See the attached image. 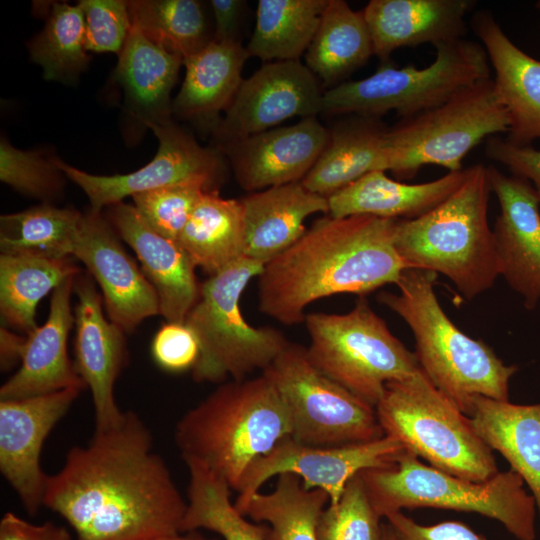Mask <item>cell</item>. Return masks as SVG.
I'll use <instances>...</instances> for the list:
<instances>
[{
    "label": "cell",
    "mask_w": 540,
    "mask_h": 540,
    "mask_svg": "<svg viewBox=\"0 0 540 540\" xmlns=\"http://www.w3.org/2000/svg\"><path fill=\"white\" fill-rule=\"evenodd\" d=\"M43 506L67 521L76 540H159L182 532L187 501L147 425L124 411L69 449L47 475Z\"/></svg>",
    "instance_id": "cell-1"
},
{
    "label": "cell",
    "mask_w": 540,
    "mask_h": 540,
    "mask_svg": "<svg viewBox=\"0 0 540 540\" xmlns=\"http://www.w3.org/2000/svg\"><path fill=\"white\" fill-rule=\"evenodd\" d=\"M398 220L369 215L318 218L258 276L260 312L286 326L304 323L305 309L336 294L364 297L396 284L408 268L397 253Z\"/></svg>",
    "instance_id": "cell-2"
},
{
    "label": "cell",
    "mask_w": 540,
    "mask_h": 540,
    "mask_svg": "<svg viewBox=\"0 0 540 540\" xmlns=\"http://www.w3.org/2000/svg\"><path fill=\"white\" fill-rule=\"evenodd\" d=\"M291 431L284 401L261 374L221 383L180 418L174 439L186 464L204 467L238 491L253 461Z\"/></svg>",
    "instance_id": "cell-3"
},
{
    "label": "cell",
    "mask_w": 540,
    "mask_h": 540,
    "mask_svg": "<svg viewBox=\"0 0 540 540\" xmlns=\"http://www.w3.org/2000/svg\"><path fill=\"white\" fill-rule=\"evenodd\" d=\"M436 275L407 268L395 284L398 291L382 292L377 299L411 329L422 372L469 417L479 396L509 400V383L518 367L505 364L489 345L450 320L435 293Z\"/></svg>",
    "instance_id": "cell-4"
},
{
    "label": "cell",
    "mask_w": 540,
    "mask_h": 540,
    "mask_svg": "<svg viewBox=\"0 0 540 540\" xmlns=\"http://www.w3.org/2000/svg\"><path fill=\"white\" fill-rule=\"evenodd\" d=\"M487 166L468 168L464 182L426 214L398 220L394 247L408 268L447 277L466 300L490 289L500 276L488 208Z\"/></svg>",
    "instance_id": "cell-5"
},
{
    "label": "cell",
    "mask_w": 540,
    "mask_h": 540,
    "mask_svg": "<svg viewBox=\"0 0 540 540\" xmlns=\"http://www.w3.org/2000/svg\"><path fill=\"white\" fill-rule=\"evenodd\" d=\"M360 474L381 518L421 507L476 513L498 521L517 540L536 539L534 498L512 469L475 482L426 465L406 452L392 466L365 469Z\"/></svg>",
    "instance_id": "cell-6"
},
{
    "label": "cell",
    "mask_w": 540,
    "mask_h": 540,
    "mask_svg": "<svg viewBox=\"0 0 540 540\" xmlns=\"http://www.w3.org/2000/svg\"><path fill=\"white\" fill-rule=\"evenodd\" d=\"M375 410L384 436L397 440L430 466L475 482L487 481L499 472L493 450L470 418L421 369L387 383Z\"/></svg>",
    "instance_id": "cell-7"
},
{
    "label": "cell",
    "mask_w": 540,
    "mask_h": 540,
    "mask_svg": "<svg viewBox=\"0 0 540 540\" xmlns=\"http://www.w3.org/2000/svg\"><path fill=\"white\" fill-rule=\"evenodd\" d=\"M264 265L243 257L200 284L198 300L185 321L200 348L192 369L196 382L246 379L264 371L290 342L276 328L252 326L241 312V296Z\"/></svg>",
    "instance_id": "cell-8"
},
{
    "label": "cell",
    "mask_w": 540,
    "mask_h": 540,
    "mask_svg": "<svg viewBox=\"0 0 540 540\" xmlns=\"http://www.w3.org/2000/svg\"><path fill=\"white\" fill-rule=\"evenodd\" d=\"M508 128L493 79H483L388 127L381 168L399 179H412L427 165L459 171L474 147L497 133H507Z\"/></svg>",
    "instance_id": "cell-9"
},
{
    "label": "cell",
    "mask_w": 540,
    "mask_h": 540,
    "mask_svg": "<svg viewBox=\"0 0 540 540\" xmlns=\"http://www.w3.org/2000/svg\"><path fill=\"white\" fill-rule=\"evenodd\" d=\"M435 49V59L427 67H396L389 62L364 79L327 89L321 114L381 118L394 111L400 119L408 118L490 78L491 66L482 44L462 38Z\"/></svg>",
    "instance_id": "cell-10"
},
{
    "label": "cell",
    "mask_w": 540,
    "mask_h": 540,
    "mask_svg": "<svg viewBox=\"0 0 540 540\" xmlns=\"http://www.w3.org/2000/svg\"><path fill=\"white\" fill-rule=\"evenodd\" d=\"M304 324L313 365L374 407L387 383L420 369L415 353L393 335L364 297L347 313L306 314Z\"/></svg>",
    "instance_id": "cell-11"
},
{
    "label": "cell",
    "mask_w": 540,
    "mask_h": 540,
    "mask_svg": "<svg viewBox=\"0 0 540 540\" xmlns=\"http://www.w3.org/2000/svg\"><path fill=\"white\" fill-rule=\"evenodd\" d=\"M262 374L288 409L295 441L344 446L384 436L375 407L316 368L306 347L289 342Z\"/></svg>",
    "instance_id": "cell-12"
},
{
    "label": "cell",
    "mask_w": 540,
    "mask_h": 540,
    "mask_svg": "<svg viewBox=\"0 0 540 540\" xmlns=\"http://www.w3.org/2000/svg\"><path fill=\"white\" fill-rule=\"evenodd\" d=\"M159 146L153 159L140 169L116 175H94L59 158L54 162L78 185L90 201L91 210L101 212L127 196L165 187L199 184L215 190L226 174L225 156L215 147H203L173 119L154 125Z\"/></svg>",
    "instance_id": "cell-13"
},
{
    "label": "cell",
    "mask_w": 540,
    "mask_h": 540,
    "mask_svg": "<svg viewBox=\"0 0 540 540\" xmlns=\"http://www.w3.org/2000/svg\"><path fill=\"white\" fill-rule=\"evenodd\" d=\"M406 452L388 436L344 446L306 445L288 436L249 466L234 505H243L267 480L282 473L297 475L306 489L324 490L329 504H336L352 477L365 469L392 466Z\"/></svg>",
    "instance_id": "cell-14"
},
{
    "label": "cell",
    "mask_w": 540,
    "mask_h": 540,
    "mask_svg": "<svg viewBox=\"0 0 540 540\" xmlns=\"http://www.w3.org/2000/svg\"><path fill=\"white\" fill-rule=\"evenodd\" d=\"M323 94L321 82L301 60L264 63L243 79L211 133L213 147L278 127L296 116H318Z\"/></svg>",
    "instance_id": "cell-15"
},
{
    "label": "cell",
    "mask_w": 540,
    "mask_h": 540,
    "mask_svg": "<svg viewBox=\"0 0 540 540\" xmlns=\"http://www.w3.org/2000/svg\"><path fill=\"white\" fill-rule=\"evenodd\" d=\"M82 390L0 399V471L30 515L43 506L45 474L40 466L43 444Z\"/></svg>",
    "instance_id": "cell-16"
},
{
    "label": "cell",
    "mask_w": 540,
    "mask_h": 540,
    "mask_svg": "<svg viewBox=\"0 0 540 540\" xmlns=\"http://www.w3.org/2000/svg\"><path fill=\"white\" fill-rule=\"evenodd\" d=\"M88 269L102 291L108 318L131 333L143 320L160 314L157 293L127 254L101 212L84 213L73 255Z\"/></svg>",
    "instance_id": "cell-17"
},
{
    "label": "cell",
    "mask_w": 540,
    "mask_h": 540,
    "mask_svg": "<svg viewBox=\"0 0 540 540\" xmlns=\"http://www.w3.org/2000/svg\"><path fill=\"white\" fill-rule=\"evenodd\" d=\"M487 169L500 207L493 228L500 276L533 310L540 302V200L529 181Z\"/></svg>",
    "instance_id": "cell-18"
},
{
    "label": "cell",
    "mask_w": 540,
    "mask_h": 540,
    "mask_svg": "<svg viewBox=\"0 0 540 540\" xmlns=\"http://www.w3.org/2000/svg\"><path fill=\"white\" fill-rule=\"evenodd\" d=\"M328 138L317 118H303L215 147L229 159L238 184L248 192L302 181Z\"/></svg>",
    "instance_id": "cell-19"
},
{
    "label": "cell",
    "mask_w": 540,
    "mask_h": 540,
    "mask_svg": "<svg viewBox=\"0 0 540 540\" xmlns=\"http://www.w3.org/2000/svg\"><path fill=\"white\" fill-rule=\"evenodd\" d=\"M75 369L89 388L95 411V428L117 423L123 414L116 403L114 386L128 359L125 331L103 312V298L90 274L77 275Z\"/></svg>",
    "instance_id": "cell-20"
},
{
    "label": "cell",
    "mask_w": 540,
    "mask_h": 540,
    "mask_svg": "<svg viewBox=\"0 0 540 540\" xmlns=\"http://www.w3.org/2000/svg\"><path fill=\"white\" fill-rule=\"evenodd\" d=\"M109 220L134 250L142 272L155 289L160 315L166 322L185 323L198 300L200 284L195 264L177 240L152 229L134 205L119 202L109 207Z\"/></svg>",
    "instance_id": "cell-21"
},
{
    "label": "cell",
    "mask_w": 540,
    "mask_h": 540,
    "mask_svg": "<svg viewBox=\"0 0 540 540\" xmlns=\"http://www.w3.org/2000/svg\"><path fill=\"white\" fill-rule=\"evenodd\" d=\"M471 27L494 70L495 91L509 119L506 140L531 145L540 138V60L518 48L487 10L473 15Z\"/></svg>",
    "instance_id": "cell-22"
},
{
    "label": "cell",
    "mask_w": 540,
    "mask_h": 540,
    "mask_svg": "<svg viewBox=\"0 0 540 540\" xmlns=\"http://www.w3.org/2000/svg\"><path fill=\"white\" fill-rule=\"evenodd\" d=\"M472 0H371L363 14L373 54L381 64L391 62L398 48L435 46L464 38Z\"/></svg>",
    "instance_id": "cell-23"
},
{
    "label": "cell",
    "mask_w": 540,
    "mask_h": 540,
    "mask_svg": "<svg viewBox=\"0 0 540 540\" xmlns=\"http://www.w3.org/2000/svg\"><path fill=\"white\" fill-rule=\"evenodd\" d=\"M75 278H67L52 292L48 318L26 335L20 366L1 386L0 399L86 388L67 351L68 335L74 322L71 294Z\"/></svg>",
    "instance_id": "cell-24"
},
{
    "label": "cell",
    "mask_w": 540,
    "mask_h": 540,
    "mask_svg": "<svg viewBox=\"0 0 540 540\" xmlns=\"http://www.w3.org/2000/svg\"><path fill=\"white\" fill-rule=\"evenodd\" d=\"M250 58L242 43L212 40L183 61L185 77L172 101V116L214 131L242 83Z\"/></svg>",
    "instance_id": "cell-25"
},
{
    "label": "cell",
    "mask_w": 540,
    "mask_h": 540,
    "mask_svg": "<svg viewBox=\"0 0 540 540\" xmlns=\"http://www.w3.org/2000/svg\"><path fill=\"white\" fill-rule=\"evenodd\" d=\"M240 200L245 216V257L264 264L304 234L309 216L329 213L328 198L310 191L301 181L250 192Z\"/></svg>",
    "instance_id": "cell-26"
},
{
    "label": "cell",
    "mask_w": 540,
    "mask_h": 540,
    "mask_svg": "<svg viewBox=\"0 0 540 540\" xmlns=\"http://www.w3.org/2000/svg\"><path fill=\"white\" fill-rule=\"evenodd\" d=\"M468 168L448 171L432 181L408 184L374 170L328 197L329 215L343 218L369 215L410 220L418 218L448 198L465 180Z\"/></svg>",
    "instance_id": "cell-27"
},
{
    "label": "cell",
    "mask_w": 540,
    "mask_h": 540,
    "mask_svg": "<svg viewBox=\"0 0 540 540\" xmlns=\"http://www.w3.org/2000/svg\"><path fill=\"white\" fill-rule=\"evenodd\" d=\"M183 59L148 40L132 26L119 53L115 79L124 91L127 112L140 129L169 121L171 91Z\"/></svg>",
    "instance_id": "cell-28"
},
{
    "label": "cell",
    "mask_w": 540,
    "mask_h": 540,
    "mask_svg": "<svg viewBox=\"0 0 540 540\" xmlns=\"http://www.w3.org/2000/svg\"><path fill=\"white\" fill-rule=\"evenodd\" d=\"M469 418L481 439L527 484L540 521V402L522 405L479 396Z\"/></svg>",
    "instance_id": "cell-29"
},
{
    "label": "cell",
    "mask_w": 540,
    "mask_h": 540,
    "mask_svg": "<svg viewBox=\"0 0 540 540\" xmlns=\"http://www.w3.org/2000/svg\"><path fill=\"white\" fill-rule=\"evenodd\" d=\"M345 116L328 128L319 158L301 181L310 191L327 198L365 174L382 170V148L389 126L378 117Z\"/></svg>",
    "instance_id": "cell-30"
},
{
    "label": "cell",
    "mask_w": 540,
    "mask_h": 540,
    "mask_svg": "<svg viewBox=\"0 0 540 540\" xmlns=\"http://www.w3.org/2000/svg\"><path fill=\"white\" fill-rule=\"evenodd\" d=\"M178 242L195 266L209 276L245 257L246 228L241 200L224 198L218 189L205 191Z\"/></svg>",
    "instance_id": "cell-31"
},
{
    "label": "cell",
    "mask_w": 540,
    "mask_h": 540,
    "mask_svg": "<svg viewBox=\"0 0 540 540\" xmlns=\"http://www.w3.org/2000/svg\"><path fill=\"white\" fill-rule=\"evenodd\" d=\"M373 54L363 11L345 0H329L305 55L322 86L333 88L364 66Z\"/></svg>",
    "instance_id": "cell-32"
},
{
    "label": "cell",
    "mask_w": 540,
    "mask_h": 540,
    "mask_svg": "<svg viewBox=\"0 0 540 540\" xmlns=\"http://www.w3.org/2000/svg\"><path fill=\"white\" fill-rule=\"evenodd\" d=\"M74 257L0 255V314L5 327L34 331L40 300L69 277L80 274Z\"/></svg>",
    "instance_id": "cell-33"
},
{
    "label": "cell",
    "mask_w": 540,
    "mask_h": 540,
    "mask_svg": "<svg viewBox=\"0 0 540 540\" xmlns=\"http://www.w3.org/2000/svg\"><path fill=\"white\" fill-rule=\"evenodd\" d=\"M329 0H259L246 46L264 63L297 61L304 56Z\"/></svg>",
    "instance_id": "cell-34"
},
{
    "label": "cell",
    "mask_w": 540,
    "mask_h": 540,
    "mask_svg": "<svg viewBox=\"0 0 540 540\" xmlns=\"http://www.w3.org/2000/svg\"><path fill=\"white\" fill-rule=\"evenodd\" d=\"M329 501L324 490L306 489L300 477L282 473L273 491L258 492L235 507L256 522L269 523V540H318V521Z\"/></svg>",
    "instance_id": "cell-35"
},
{
    "label": "cell",
    "mask_w": 540,
    "mask_h": 540,
    "mask_svg": "<svg viewBox=\"0 0 540 540\" xmlns=\"http://www.w3.org/2000/svg\"><path fill=\"white\" fill-rule=\"evenodd\" d=\"M82 216L77 210L59 208L51 203L1 215V254L52 259L73 257Z\"/></svg>",
    "instance_id": "cell-36"
},
{
    "label": "cell",
    "mask_w": 540,
    "mask_h": 540,
    "mask_svg": "<svg viewBox=\"0 0 540 540\" xmlns=\"http://www.w3.org/2000/svg\"><path fill=\"white\" fill-rule=\"evenodd\" d=\"M128 8L133 27L183 61L213 40L199 1L133 0L128 1Z\"/></svg>",
    "instance_id": "cell-37"
},
{
    "label": "cell",
    "mask_w": 540,
    "mask_h": 540,
    "mask_svg": "<svg viewBox=\"0 0 540 540\" xmlns=\"http://www.w3.org/2000/svg\"><path fill=\"white\" fill-rule=\"evenodd\" d=\"M189 484L182 532L206 529L224 540H269L270 529L254 524L230 500L225 480L194 463H187Z\"/></svg>",
    "instance_id": "cell-38"
},
{
    "label": "cell",
    "mask_w": 540,
    "mask_h": 540,
    "mask_svg": "<svg viewBox=\"0 0 540 540\" xmlns=\"http://www.w3.org/2000/svg\"><path fill=\"white\" fill-rule=\"evenodd\" d=\"M29 51L46 80L74 82L90 59L80 4L53 3L43 30L29 44Z\"/></svg>",
    "instance_id": "cell-39"
},
{
    "label": "cell",
    "mask_w": 540,
    "mask_h": 540,
    "mask_svg": "<svg viewBox=\"0 0 540 540\" xmlns=\"http://www.w3.org/2000/svg\"><path fill=\"white\" fill-rule=\"evenodd\" d=\"M381 517L374 510L358 473L336 504H328L317 525L318 540H381Z\"/></svg>",
    "instance_id": "cell-40"
},
{
    "label": "cell",
    "mask_w": 540,
    "mask_h": 540,
    "mask_svg": "<svg viewBox=\"0 0 540 540\" xmlns=\"http://www.w3.org/2000/svg\"><path fill=\"white\" fill-rule=\"evenodd\" d=\"M65 174L36 151H24L0 141V180L19 193L50 203L62 194ZM66 177V176H65Z\"/></svg>",
    "instance_id": "cell-41"
},
{
    "label": "cell",
    "mask_w": 540,
    "mask_h": 540,
    "mask_svg": "<svg viewBox=\"0 0 540 540\" xmlns=\"http://www.w3.org/2000/svg\"><path fill=\"white\" fill-rule=\"evenodd\" d=\"M205 191L202 185L184 184L138 193L132 198L134 207L152 229L178 241Z\"/></svg>",
    "instance_id": "cell-42"
},
{
    "label": "cell",
    "mask_w": 540,
    "mask_h": 540,
    "mask_svg": "<svg viewBox=\"0 0 540 540\" xmlns=\"http://www.w3.org/2000/svg\"><path fill=\"white\" fill-rule=\"evenodd\" d=\"M78 3L84 13L86 50L119 54L132 28L128 1L81 0Z\"/></svg>",
    "instance_id": "cell-43"
},
{
    "label": "cell",
    "mask_w": 540,
    "mask_h": 540,
    "mask_svg": "<svg viewBox=\"0 0 540 540\" xmlns=\"http://www.w3.org/2000/svg\"><path fill=\"white\" fill-rule=\"evenodd\" d=\"M151 354L160 368L179 373L194 368L200 348L195 334L185 323L166 322L152 340Z\"/></svg>",
    "instance_id": "cell-44"
},
{
    "label": "cell",
    "mask_w": 540,
    "mask_h": 540,
    "mask_svg": "<svg viewBox=\"0 0 540 540\" xmlns=\"http://www.w3.org/2000/svg\"><path fill=\"white\" fill-rule=\"evenodd\" d=\"M486 156L506 166L512 175L529 181L540 200V150L532 145L517 146L492 136L486 140Z\"/></svg>",
    "instance_id": "cell-45"
},
{
    "label": "cell",
    "mask_w": 540,
    "mask_h": 540,
    "mask_svg": "<svg viewBox=\"0 0 540 540\" xmlns=\"http://www.w3.org/2000/svg\"><path fill=\"white\" fill-rule=\"evenodd\" d=\"M397 540H486L468 525L459 521H444L421 525L402 512L385 517Z\"/></svg>",
    "instance_id": "cell-46"
},
{
    "label": "cell",
    "mask_w": 540,
    "mask_h": 540,
    "mask_svg": "<svg viewBox=\"0 0 540 540\" xmlns=\"http://www.w3.org/2000/svg\"><path fill=\"white\" fill-rule=\"evenodd\" d=\"M214 17L213 40L217 42H241L247 2L243 0H211Z\"/></svg>",
    "instance_id": "cell-47"
},
{
    "label": "cell",
    "mask_w": 540,
    "mask_h": 540,
    "mask_svg": "<svg viewBox=\"0 0 540 540\" xmlns=\"http://www.w3.org/2000/svg\"><path fill=\"white\" fill-rule=\"evenodd\" d=\"M52 527L53 523L36 525L7 512L0 521V540H48Z\"/></svg>",
    "instance_id": "cell-48"
},
{
    "label": "cell",
    "mask_w": 540,
    "mask_h": 540,
    "mask_svg": "<svg viewBox=\"0 0 540 540\" xmlns=\"http://www.w3.org/2000/svg\"><path fill=\"white\" fill-rule=\"evenodd\" d=\"M26 335L21 336L11 332L7 327L0 329V365L4 371L10 370L21 363Z\"/></svg>",
    "instance_id": "cell-49"
},
{
    "label": "cell",
    "mask_w": 540,
    "mask_h": 540,
    "mask_svg": "<svg viewBox=\"0 0 540 540\" xmlns=\"http://www.w3.org/2000/svg\"><path fill=\"white\" fill-rule=\"evenodd\" d=\"M159 540H214L203 536L198 531L181 532Z\"/></svg>",
    "instance_id": "cell-50"
},
{
    "label": "cell",
    "mask_w": 540,
    "mask_h": 540,
    "mask_svg": "<svg viewBox=\"0 0 540 540\" xmlns=\"http://www.w3.org/2000/svg\"><path fill=\"white\" fill-rule=\"evenodd\" d=\"M48 540H73L66 528L53 524Z\"/></svg>",
    "instance_id": "cell-51"
},
{
    "label": "cell",
    "mask_w": 540,
    "mask_h": 540,
    "mask_svg": "<svg viewBox=\"0 0 540 540\" xmlns=\"http://www.w3.org/2000/svg\"><path fill=\"white\" fill-rule=\"evenodd\" d=\"M381 540H397L394 531L388 523H382Z\"/></svg>",
    "instance_id": "cell-52"
},
{
    "label": "cell",
    "mask_w": 540,
    "mask_h": 540,
    "mask_svg": "<svg viewBox=\"0 0 540 540\" xmlns=\"http://www.w3.org/2000/svg\"><path fill=\"white\" fill-rule=\"evenodd\" d=\"M535 7L540 11V0L535 3Z\"/></svg>",
    "instance_id": "cell-53"
}]
</instances>
